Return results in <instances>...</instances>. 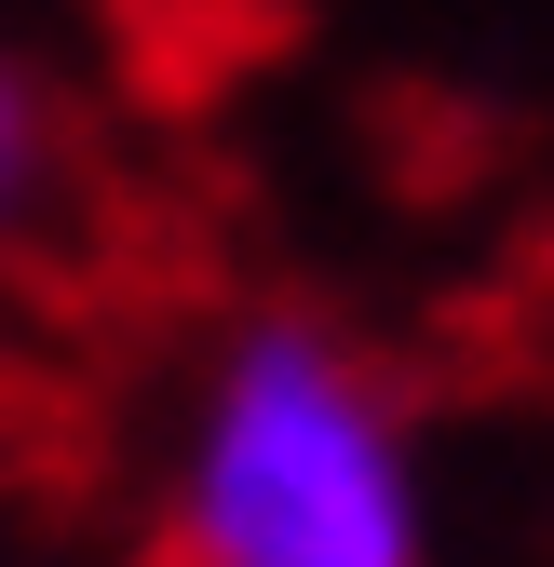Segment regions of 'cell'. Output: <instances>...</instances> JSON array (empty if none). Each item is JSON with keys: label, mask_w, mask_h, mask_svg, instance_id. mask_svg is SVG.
<instances>
[{"label": "cell", "mask_w": 554, "mask_h": 567, "mask_svg": "<svg viewBox=\"0 0 554 567\" xmlns=\"http://www.w3.org/2000/svg\"><path fill=\"white\" fill-rule=\"evenodd\" d=\"M0 284H41L54 311L95 324H150L203 284V230L28 54H0Z\"/></svg>", "instance_id": "obj_1"}, {"label": "cell", "mask_w": 554, "mask_h": 567, "mask_svg": "<svg viewBox=\"0 0 554 567\" xmlns=\"http://www.w3.org/2000/svg\"><path fill=\"white\" fill-rule=\"evenodd\" d=\"M95 28L122 54V95L189 122V109H217L244 68H270L298 41V0H95Z\"/></svg>", "instance_id": "obj_2"}]
</instances>
